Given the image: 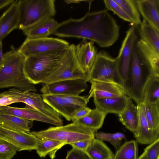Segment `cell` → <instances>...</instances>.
Here are the masks:
<instances>
[{
    "instance_id": "6da1fadb",
    "label": "cell",
    "mask_w": 159,
    "mask_h": 159,
    "mask_svg": "<svg viewBox=\"0 0 159 159\" xmlns=\"http://www.w3.org/2000/svg\"><path fill=\"white\" fill-rule=\"evenodd\" d=\"M120 27L107 10L87 13L78 19L70 18L58 23L52 34L59 37L88 39L102 48H108L118 39Z\"/></svg>"
},
{
    "instance_id": "7a4b0ae2",
    "label": "cell",
    "mask_w": 159,
    "mask_h": 159,
    "mask_svg": "<svg viewBox=\"0 0 159 159\" xmlns=\"http://www.w3.org/2000/svg\"><path fill=\"white\" fill-rule=\"evenodd\" d=\"M25 58L13 47L3 54V61L0 68V89L14 87L26 93L37 91L35 85L27 78L24 73Z\"/></svg>"
},
{
    "instance_id": "3957f363",
    "label": "cell",
    "mask_w": 159,
    "mask_h": 159,
    "mask_svg": "<svg viewBox=\"0 0 159 159\" xmlns=\"http://www.w3.org/2000/svg\"><path fill=\"white\" fill-rule=\"evenodd\" d=\"M68 48L25 57L24 70L26 77L35 85L43 84L62 65L66 57Z\"/></svg>"
},
{
    "instance_id": "277c9868",
    "label": "cell",
    "mask_w": 159,
    "mask_h": 159,
    "mask_svg": "<svg viewBox=\"0 0 159 159\" xmlns=\"http://www.w3.org/2000/svg\"><path fill=\"white\" fill-rule=\"evenodd\" d=\"M136 43L133 49L127 82L124 90L126 95L137 104L143 102L144 87L151 79L156 76L153 71L142 63L136 48Z\"/></svg>"
},
{
    "instance_id": "5b68a950",
    "label": "cell",
    "mask_w": 159,
    "mask_h": 159,
    "mask_svg": "<svg viewBox=\"0 0 159 159\" xmlns=\"http://www.w3.org/2000/svg\"><path fill=\"white\" fill-rule=\"evenodd\" d=\"M54 0L18 1L19 20L18 28L30 27L56 13Z\"/></svg>"
},
{
    "instance_id": "8992f818",
    "label": "cell",
    "mask_w": 159,
    "mask_h": 159,
    "mask_svg": "<svg viewBox=\"0 0 159 159\" xmlns=\"http://www.w3.org/2000/svg\"><path fill=\"white\" fill-rule=\"evenodd\" d=\"M95 131L83 126L76 122L65 125L51 127L44 130L30 133L37 137L52 139L69 144L95 138Z\"/></svg>"
},
{
    "instance_id": "52a82bcc",
    "label": "cell",
    "mask_w": 159,
    "mask_h": 159,
    "mask_svg": "<svg viewBox=\"0 0 159 159\" xmlns=\"http://www.w3.org/2000/svg\"><path fill=\"white\" fill-rule=\"evenodd\" d=\"M85 80L90 82L93 81L111 82L123 89L116 58L104 51L98 52L94 63L87 74Z\"/></svg>"
},
{
    "instance_id": "ba28073f",
    "label": "cell",
    "mask_w": 159,
    "mask_h": 159,
    "mask_svg": "<svg viewBox=\"0 0 159 159\" xmlns=\"http://www.w3.org/2000/svg\"><path fill=\"white\" fill-rule=\"evenodd\" d=\"M69 45L67 41L58 38L27 37L18 50L26 57L57 52L68 48Z\"/></svg>"
},
{
    "instance_id": "9c48e42d",
    "label": "cell",
    "mask_w": 159,
    "mask_h": 159,
    "mask_svg": "<svg viewBox=\"0 0 159 159\" xmlns=\"http://www.w3.org/2000/svg\"><path fill=\"white\" fill-rule=\"evenodd\" d=\"M75 45H70L66 57L58 69L43 84H49L63 80L85 79L87 74L77 61L74 53Z\"/></svg>"
},
{
    "instance_id": "30bf717a",
    "label": "cell",
    "mask_w": 159,
    "mask_h": 159,
    "mask_svg": "<svg viewBox=\"0 0 159 159\" xmlns=\"http://www.w3.org/2000/svg\"><path fill=\"white\" fill-rule=\"evenodd\" d=\"M137 40L136 29L134 26H131L126 32L116 57L118 71L124 90L127 82L133 49Z\"/></svg>"
},
{
    "instance_id": "8fae6325",
    "label": "cell",
    "mask_w": 159,
    "mask_h": 159,
    "mask_svg": "<svg viewBox=\"0 0 159 159\" xmlns=\"http://www.w3.org/2000/svg\"><path fill=\"white\" fill-rule=\"evenodd\" d=\"M87 82L85 79H78L63 80L44 84L40 91L43 94L79 95L87 89Z\"/></svg>"
},
{
    "instance_id": "7c38bea8",
    "label": "cell",
    "mask_w": 159,
    "mask_h": 159,
    "mask_svg": "<svg viewBox=\"0 0 159 159\" xmlns=\"http://www.w3.org/2000/svg\"><path fill=\"white\" fill-rule=\"evenodd\" d=\"M0 139L16 147L19 152L36 149L38 138L30 133L9 129L0 126Z\"/></svg>"
},
{
    "instance_id": "4fadbf2b",
    "label": "cell",
    "mask_w": 159,
    "mask_h": 159,
    "mask_svg": "<svg viewBox=\"0 0 159 159\" xmlns=\"http://www.w3.org/2000/svg\"><path fill=\"white\" fill-rule=\"evenodd\" d=\"M0 113L13 115L29 120L42 122L56 126L63 125L55 119L37 110L26 107L19 108L9 106L0 107Z\"/></svg>"
},
{
    "instance_id": "5bb4252c",
    "label": "cell",
    "mask_w": 159,
    "mask_h": 159,
    "mask_svg": "<svg viewBox=\"0 0 159 159\" xmlns=\"http://www.w3.org/2000/svg\"><path fill=\"white\" fill-rule=\"evenodd\" d=\"M94 43L92 41L88 42L86 39H83L80 43L74 47L75 57L86 74L92 67L98 53Z\"/></svg>"
},
{
    "instance_id": "9a60e30c",
    "label": "cell",
    "mask_w": 159,
    "mask_h": 159,
    "mask_svg": "<svg viewBox=\"0 0 159 159\" xmlns=\"http://www.w3.org/2000/svg\"><path fill=\"white\" fill-rule=\"evenodd\" d=\"M139 112V122L137 131L134 135L136 141L144 144H150L159 138V130L150 129L145 116L143 102L137 104Z\"/></svg>"
},
{
    "instance_id": "2e32d148",
    "label": "cell",
    "mask_w": 159,
    "mask_h": 159,
    "mask_svg": "<svg viewBox=\"0 0 159 159\" xmlns=\"http://www.w3.org/2000/svg\"><path fill=\"white\" fill-rule=\"evenodd\" d=\"M90 83L91 87L88 95L89 99L92 97L103 98L126 95L123 89L115 84L97 81Z\"/></svg>"
},
{
    "instance_id": "e0dca14e",
    "label": "cell",
    "mask_w": 159,
    "mask_h": 159,
    "mask_svg": "<svg viewBox=\"0 0 159 159\" xmlns=\"http://www.w3.org/2000/svg\"><path fill=\"white\" fill-rule=\"evenodd\" d=\"M18 0H15L0 17V43L14 30L18 28Z\"/></svg>"
},
{
    "instance_id": "ac0fdd59",
    "label": "cell",
    "mask_w": 159,
    "mask_h": 159,
    "mask_svg": "<svg viewBox=\"0 0 159 159\" xmlns=\"http://www.w3.org/2000/svg\"><path fill=\"white\" fill-rule=\"evenodd\" d=\"M136 1L143 19L159 30V0H136Z\"/></svg>"
},
{
    "instance_id": "d6986e66",
    "label": "cell",
    "mask_w": 159,
    "mask_h": 159,
    "mask_svg": "<svg viewBox=\"0 0 159 159\" xmlns=\"http://www.w3.org/2000/svg\"><path fill=\"white\" fill-rule=\"evenodd\" d=\"M41 96L53 110L67 121L71 120L72 113L80 108L69 104L61 95L42 94Z\"/></svg>"
},
{
    "instance_id": "ffe728a7",
    "label": "cell",
    "mask_w": 159,
    "mask_h": 159,
    "mask_svg": "<svg viewBox=\"0 0 159 159\" xmlns=\"http://www.w3.org/2000/svg\"><path fill=\"white\" fill-rule=\"evenodd\" d=\"M136 47L142 63L153 71L156 77H159V54L141 39L137 40Z\"/></svg>"
},
{
    "instance_id": "44dd1931",
    "label": "cell",
    "mask_w": 159,
    "mask_h": 159,
    "mask_svg": "<svg viewBox=\"0 0 159 159\" xmlns=\"http://www.w3.org/2000/svg\"><path fill=\"white\" fill-rule=\"evenodd\" d=\"M58 24L52 17L48 18L22 30L29 38H46L53 34Z\"/></svg>"
},
{
    "instance_id": "7402d4cb",
    "label": "cell",
    "mask_w": 159,
    "mask_h": 159,
    "mask_svg": "<svg viewBox=\"0 0 159 159\" xmlns=\"http://www.w3.org/2000/svg\"><path fill=\"white\" fill-rule=\"evenodd\" d=\"M128 96H122L103 98H93L96 108L107 114L113 113L118 115L125 108Z\"/></svg>"
},
{
    "instance_id": "603a6c76",
    "label": "cell",
    "mask_w": 159,
    "mask_h": 159,
    "mask_svg": "<svg viewBox=\"0 0 159 159\" xmlns=\"http://www.w3.org/2000/svg\"><path fill=\"white\" fill-rule=\"evenodd\" d=\"M120 122L134 135L137 131L139 122V112L137 106L128 96L125 107L118 115Z\"/></svg>"
},
{
    "instance_id": "cb8c5ba5",
    "label": "cell",
    "mask_w": 159,
    "mask_h": 159,
    "mask_svg": "<svg viewBox=\"0 0 159 159\" xmlns=\"http://www.w3.org/2000/svg\"><path fill=\"white\" fill-rule=\"evenodd\" d=\"M33 123L13 115L0 113V126L9 129L30 133Z\"/></svg>"
},
{
    "instance_id": "d4e9b609",
    "label": "cell",
    "mask_w": 159,
    "mask_h": 159,
    "mask_svg": "<svg viewBox=\"0 0 159 159\" xmlns=\"http://www.w3.org/2000/svg\"><path fill=\"white\" fill-rule=\"evenodd\" d=\"M139 31L141 39L159 54V30L143 19L139 25Z\"/></svg>"
},
{
    "instance_id": "484cf974",
    "label": "cell",
    "mask_w": 159,
    "mask_h": 159,
    "mask_svg": "<svg viewBox=\"0 0 159 159\" xmlns=\"http://www.w3.org/2000/svg\"><path fill=\"white\" fill-rule=\"evenodd\" d=\"M85 152L90 159H113L114 155L102 141L95 138Z\"/></svg>"
},
{
    "instance_id": "4316f807",
    "label": "cell",
    "mask_w": 159,
    "mask_h": 159,
    "mask_svg": "<svg viewBox=\"0 0 159 159\" xmlns=\"http://www.w3.org/2000/svg\"><path fill=\"white\" fill-rule=\"evenodd\" d=\"M37 138L38 142L36 150L41 157L49 155L52 159H54L57 151L66 145L64 143L52 139Z\"/></svg>"
},
{
    "instance_id": "83f0119b",
    "label": "cell",
    "mask_w": 159,
    "mask_h": 159,
    "mask_svg": "<svg viewBox=\"0 0 159 159\" xmlns=\"http://www.w3.org/2000/svg\"><path fill=\"white\" fill-rule=\"evenodd\" d=\"M106 115L95 108L91 109L87 115L75 122L83 126L96 131L102 127Z\"/></svg>"
},
{
    "instance_id": "f1b7e54d",
    "label": "cell",
    "mask_w": 159,
    "mask_h": 159,
    "mask_svg": "<svg viewBox=\"0 0 159 159\" xmlns=\"http://www.w3.org/2000/svg\"><path fill=\"white\" fill-rule=\"evenodd\" d=\"M143 102H159V77L151 79L145 85L143 93Z\"/></svg>"
},
{
    "instance_id": "f546056e",
    "label": "cell",
    "mask_w": 159,
    "mask_h": 159,
    "mask_svg": "<svg viewBox=\"0 0 159 159\" xmlns=\"http://www.w3.org/2000/svg\"><path fill=\"white\" fill-rule=\"evenodd\" d=\"M123 10L132 23L139 25L141 22L140 14L135 0H113Z\"/></svg>"
},
{
    "instance_id": "4dcf8cb0",
    "label": "cell",
    "mask_w": 159,
    "mask_h": 159,
    "mask_svg": "<svg viewBox=\"0 0 159 159\" xmlns=\"http://www.w3.org/2000/svg\"><path fill=\"white\" fill-rule=\"evenodd\" d=\"M145 116L149 129L159 130V102L144 103Z\"/></svg>"
},
{
    "instance_id": "1f68e13d",
    "label": "cell",
    "mask_w": 159,
    "mask_h": 159,
    "mask_svg": "<svg viewBox=\"0 0 159 159\" xmlns=\"http://www.w3.org/2000/svg\"><path fill=\"white\" fill-rule=\"evenodd\" d=\"M137 142L132 140L121 145L114 155L113 159H137Z\"/></svg>"
},
{
    "instance_id": "d6a6232c",
    "label": "cell",
    "mask_w": 159,
    "mask_h": 159,
    "mask_svg": "<svg viewBox=\"0 0 159 159\" xmlns=\"http://www.w3.org/2000/svg\"><path fill=\"white\" fill-rule=\"evenodd\" d=\"M102 141H106L110 142L117 150L120 147L122 141L126 139L125 135L120 132L115 133H106L102 132L96 133L95 138Z\"/></svg>"
},
{
    "instance_id": "836d02e7",
    "label": "cell",
    "mask_w": 159,
    "mask_h": 159,
    "mask_svg": "<svg viewBox=\"0 0 159 159\" xmlns=\"http://www.w3.org/2000/svg\"><path fill=\"white\" fill-rule=\"evenodd\" d=\"M17 151L14 146L0 139V159H11Z\"/></svg>"
},
{
    "instance_id": "e575fe53",
    "label": "cell",
    "mask_w": 159,
    "mask_h": 159,
    "mask_svg": "<svg viewBox=\"0 0 159 159\" xmlns=\"http://www.w3.org/2000/svg\"><path fill=\"white\" fill-rule=\"evenodd\" d=\"M103 1L107 10L113 11L124 20L132 23L130 19L113 0H104Z\"/></svg>"
},
{
    "instance_id": "d590c367",
    "label": "cell",
    "mask_w": 159,
    "mask_h": 159,
    "mask_svg": "<svg viewBox=\"0 0 159 159\" xmlns=\"http://www.w3.org/2000/svg\"><path fill=\"white\" fill-rule=\"evenodd\" d=\"M61 95L69 104L79 108L87 106L90 99L88 95L84 96H80L79 95Z\"/></svg>"
},
{
    "instance_id": "8d00e7d4",
    "label": "cell",
    "mask_w": 159,
    "mask_h": 159,
    "mask_svg": "<svg viewBox=\"0 0 159 159\" xmlns=\"http://www.w3.org/2000/svg\"><path fill=\"white\" fill-rule=\"evenodd\" d=\"M147 159H159V138L144 149Z\"/></svg>"
},
{
    "instance_id": "74e56055",
    "label": "cell",
    "mask_w": 159,
    "mask_h": 159,
    "mask_svg": "<svg viewBox=\"0 0 159 159\" xmlns=\"http://www.w3.org/2000/svg\"><path fill=\"white\" fill-rule=\"evenodd\" d=\"M66 159H90L85 152L72 148L67 152Z\"/></svg>"
},
{
    "instance_id": "f35d334b",
    "label": "cell",
    "mask_w": 159,
    "mask_h": 159,
    "mask_svg": "<svg viewBox=\"0 0 159 159\" xmlns=\"http://www.w3.org/2000/svg\"><path fill=\"white\" fill-rule=\"evenodd\" d=\"M91 109L87 106L78 108L72 113L71 120L75 122L83 117L90 112Z\"/></svg>"
},
{
    "instance_id": "ab89813d",
    "label": "cell",
    "mask_w": 159,
    "mask_h": 159,
    "mask_svg": "<svg viewBox=\"0 0 159 159\" xmlns=\"http://www.w3.org/2000/svg\"><path fill=\"white\" fill-rule=\"evenodd\" d=\"M93 139L80 141L71 143L70 145L72 148L85 152Z\"/></svg>"
},
{
    "instance_id": "60d3db41",
    "label": "cell",
    "mask_w": 159,
    "mask_h": 159,
    "mask_svg": "<svg viewBox=\"0 0 159 159\" xmlns=\"http://www.w3.org/2000/svg\"><path fill=\"white\" fill-rule=\"evenodd\" d=\"M14 0H0V10L14 2Z\"/></svg>"
},
{
    "instance_id": "b9f144b4",
    "label": "cell",
    "mask_w": 159,
    "mask_h": 159,
    "mask_svg": "<svg viewBox=\"0 0 159 159\" xmlns=\"http://www.w3.org/2000/svg\"><path fill=\"white\" fill-rule=\"evenodd\" d=\"M3 61V54L2 53V42L0 43V68L1 66Z\"/></svg>"
},
{
    "instance_id": "7bdbcfd3",
    "label": "cell",
    "mask_w": 159,
    "mask_h": 159,
    "mask_svg": "<svg viewBox=\"0 0 159 159\" xmlns=\"http://www.w3.org/2000/svg\"><path fill=\"white\" fill-rule=\"evenodd\" d=\"M137 159H147L145 152L144 151Z\"/></svg>"
}]
</instances>
